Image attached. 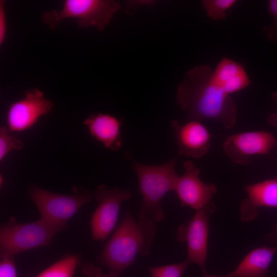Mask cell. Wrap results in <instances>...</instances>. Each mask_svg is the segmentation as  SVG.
<instances>
[{
	"mask_svg": "<svg viewBox=\"0 0 277 277\" xmlns=\"http://www.w3.org/2000/svg\"><path fill=\"white\" fill-rule=\"evenodd\" d=\"M211 67L199 65L187 71L179 85L176 102L187 121H214L226 129L236 124L238 108L233 99L214 78Z\"/></svg>",
	"mask_w": 277,
	"mask_h": 277,
	"instance_id": "6da1fadb",
	"label": "cell"
},
{
	"mask_svg": "<svg viewBox=\"0 0 277 277\" xmlns=\"http://www.w3.org/2000/svg\"><path fill=\"white\" fill-rule=\"evenodd\" d=\"M155 232V226L139 223L127 209L96 260L108 268V273L118 277L135 263L137 255L150 253Z\"/></svg>",
	"mask_w": 277,
	"mask_h": 277,
	"instance_id": "7a4b0ae2",
	"label": "cell"
},
{
	"mask_svg": "<svg viewBox=\"0 0 277 277\" xmlns=\"http://www.w3.org/2000/svg\"><path fill=\"white\" fill-rule=\"evenodd\" d=\"M177 157L160 165H149L132 161V167L137 176L142 201L138 221L156 225L165 218L161 201L169 192L175 190L179 176L175 166Z\"/></svg>",
	"mask_w": 277,
	"mask_h": 277,
	"instance_id": "3957f363",
	"label": "cell"
},
{
	"mask_svg": "<svg viewBox=\"0 0 277 277\" xmlns=\"http://www.w3.org/2000/svg\"><path fill=\"white\" fill-rule=\"evenodd\" d=\"M62 230L42 219L18 223L11 217L0 227V257L14 258L20 252L50 245Z\"/></svg>",
	"mask_w": 277,
	"mask_h": 277,
	"instance_id": "277c9868",
	"label": "cell"
},
{
	"mask_svg": "<svg viewBox=\"0 0 277 277\" xmlns=\"http://www.w3.org/2000/svg\"><path fill=\"white\" fill-rule=\"evenodd\" d=\"M72 194L55 193L32 185L29 196L37 208L41 218L62 231L82 206L94 197V193L80 186L72 187Z\"/></svg>",
	"mask_w": 277,
	"mask_h": 277,
	"instance_id": "5b68a950",
	"label": "cell"
},
{
	"mask_svg": "<svg viewBox=\"0 0 277 277\" xmlns=\"http://www.w3.org/2000/svg\"><path fill=\"white\" fill-rule=\"evenodd\" d=\"M120 8V3L114 1L66 0L61 10L44 12L42 20L52 30H54L63 20L75 18L81 28L92 26L102 31Z\"/></svg>",
	"mask_w": 277,
	"mask_h": 277,
	"instance_id": "8992f818",
	"label": "cell"
},
{
	"mask_svg": "<svg viewBox=\"0 0 277 277\" xmlns=\"http://www.w3.org/2000/svg\"><path fill=\"white\" fill-rule=\"evenodd\" d=\"M131 197L129 189L109 188L105 184L97 186L94 197L98 204L89 223L92 240L104 242L116 226L121 204Z\"/></svg>",
	"mask_w": 277,
	"mask_h": 277,
	"instance_id": "52a82bcc",
	"label": "cell"
},
{
	"mask_svg": "<svg viewBox=\"0 0 277 277\" xmlns=\"http://www.w3.org/2000/svg\"><path fill=\"white\" fill-rule=\"evenodd\" d=\"M222 148L230 161L247 165L254 155L277 154V139L266 131L243 132L228 136Z\"/></svg>",
	"mask_w": 277,
	"mask_h": 277,
	"instance_id": "ba28073f",
	"label": "cell"
},
{
	"mask_svg": "<svg viewBox=\"0 0 277 277\" xmlns=\"http://www.w3.org/2000/svg\"><path fill=\"white\" fill-rule=\"evenodd\" d=\"M215 209V205L212 203L207 207L195 210L188 223L180 226L176 232L177 241L187 243L186 260L190 264L198 265L204 274L206 273L209 218Z\"/></svg>",
	"mask_w": 277,
	"mask_h": 277,
	"instance_id": "9c48e42d",
	"label": "cell"
},
{
	"mask_svg": "<svg viewBox=\"0 0 277 277\" xmlns=\"http://www.w3.org/2000/svg\"><path fill=\"white\" fill-rule=\"evenodd\" d=\"M24 94V97L12 103L7 111L6 122L10 131L21 132L31 128L53 108V103L37 88L27 90Z\"/></svg>",
	"mask_w": 277,
	"mask_h": 277,
	"instance_id": "30bf717a",
	"label": "cell"
},
{
	"mask_svg": "<svg viewBox=\"0 0 277 277\" xmlns=\"http://www.w3.org/2000/svg\"><path fill=\"white\" fill-rule=\"evenodd\" d=\"M183 167L185 173L179 176L174 190L182 206H187L197 210L213 203L211 200L217 192L215 185L201 180V170L191 161L184 162Z\"/></svg>",
	"mask_w": 277,
	"mask_h": 277,
	"instance_id": "8fae6325",
	"label": "cell"
},
{
	"mask_svg": "<svg viewBox=\"0 0 277 277\" xmlns=\"http://www.w3.org/2000/svg\"><path fill=\"white\" fill-rule=\"evenodd\" d=\"M171 127L179 155L200 159L209 151L211 135L201 121L189 120L183 124L173 120L171 122Z\"/></svg>",
	"mask_w": 277,
	"mask_h": 277,
	"instance_id": "7c38bea8",
	"label": "cell"
},
{
	"mask_svg": "<svg viewBox=\"0 0 277 277\" xmlns=\"http://www.w3.org/2000/svg\"><path fill=\"white\" fill-rule=\"evenodd\" d=\"M248 196L241 203L240 217L244 222L254 220L261 207L277 208V178L245 186Z\"/></svg>",
	"mask_w": 277,
	"mask_h": 277,
	"instance_id": "4fadbf2b",
	"label": "cell"
},
{
	"mask_svg": "<svg viewBox=\"0 0 277 277\" xmlns=\"http://www.w3.org/2000/svg\"><path fill=\"white\" fill-rule=\"evenodd\" d=\"M83 124L91 136L112 151H118L122 146L121 130L123 124L122 118L114 115L99 113L90 114Z\"/></svg>",
	"mask_w": 277,
	"mask_h": 277,
	"instance_id": "5bb4252c",
	"label": "cell"
},
{
	"mask_svg": "<svg viewBox=\"0 0 277 277\" xmlns=\"http://www.w3.org/2000/svg\"><path fill=\"white\" fill-rule=\"evenodd\" d=\"M212 73L215 81L229 95L243 90L251 84L243 65L227 57L220 60Z\"/></svg>",
	"mask_w": 277,
	"mask_h": 277,
	"instance_id": "9a60e30c",
	"label": "cell"
},
{
	"mask_svg": "<svg viewBox=\"0 0 277 277\" xmlns=\"http://www.w3.org/2000/svg\"><path fill=\"white\" fill-rule=\"evenodd\" d=\"M277 246H263L252 250L236 268L229 274L233 277H266Z\"/></svg>",
	"mask_w": 277,
	"mask_h": 277,
	"instance_id": "2e32d148",
	"label": "cell"
},
{
	"mask_svg": "<svg viewBox=\"0 0 277 277\" xmlns=\"http://www.w3.org/2000/svg\"><path fill=\"white\" fill-rule=\"evenodd\" d=\"M80 263L78 255L68 254L34 277H73Z\"/></svg>",
	"mask_w": 277,
	"mask_h": 277,
	"instance_id": "e0dca14e",
	"label": "cell"
},
{
	"mask_svg": "<svg viewBox=\"0 0 277 277\" xmlns=\"http://www.w3.org/2000/svg\"><path fill=\"white\" fill-rule=\"evenodd\" d=\"M236 0H203L202 4L207 16L215 21L226 17V11L237 3Z\"/></svg>",
	"mask_w": 277,
	"mask_h": 277,
	"instance_id": "ac0fdd59",
	"label": "cell"
},
{
	"mask_svg": "<svg viewBox=\"0 0 277 277\" xmlns=\"http://www.w3.org/2000/svg\"><path fill=\"white\" fill-rule=\"evenodd\" d=\"M190 264L186 260L179 263L148 267L147 269L152 277H182Z\"/></svg>",
	"mask_w": 277,
	"mask_h": 277,
	"instance_id": "d6986e66",
	"label": "cell"
},
{
	"mask_svg": "<svg viewBox=\"0 0 277 277\" xmlns=\"http://www.w3.org/2000/svg\"><path fill=\"white\" fill-rule=\"evenodd\" d=\"M8 128H0V161L11 151L19 150L24 147L23 142L10 133Z\"/></svg>",
	"mask_w": 277,
	"mask_h": 277,
	"instance_id": "ffe728a7",
	"label": "cell"
},
{
	"mask_svg": "<svg viewBox=\"0 0 277 277\" xmlns=\"http://www.w3.org/2000/svg\"><path fill=\"white\" fill-rule=\"evenodd\" d=\"M267 10L273 22L270 25L264 26L263 31L268 40L277 43V0L268 1Z\"/></svg>",
	"mask_w": 277,
	"mask_h": 277,
	"instance_id": "44dd1931",
	"label": "cell"
},
{
	"mask_svg": "<svg viewBox=\"0 0 277 277\" xmlns=\"http://www.w3.org/2000/svg\"><path fill=\"white\" fill-rule=\"evenodd\" d=\"M0 277H17L14 258H1Z\"/></svg>",
	"mask_w": 277,
	"mask_h": 277,
	"instance_id": "7402d4cb",
	"label": "cell"
},
{
	"mask_svg": "<svg viewBox=\"0 0 277 277\" xmlns=\"http://www.w3.org/2000/svg\"><path fill=\"white\" fill-rule=\"evenodd\" d=\"M82 274L86 277H115L109 273H105L101 268L94 264L87 262L81 267Z\"/></svg>",
	"mask_w": 277,
	"mask_h": 277,
	"instance_id": "603a6c76",
	"label": "cell"
},
{
	"mask_svg": "<svg viewBox=\"0 0 277 277\" xmlns=\"http://www.w3.org/2000/svg\"><path fill=\"white\" fill-rule=\"evenodd\" d=\"M7 32V18L4 1H0V45L3 44Z\"/></svg>",
	"mask_w": 277,
	"mask_h": 277,
	"instance_id": "cb8c5ba5",
	"label": "cell"
},
{
	"mask_svg": "<svg viewBox=\"0 0 277 277\" xmlns=\"http://www.w3.org/2000/svg\"><path fill=\"white\" fill-rule=\"evenodd\" d=\"M271 98L277 105V91L272 93ZM267 122L272 126H277V112L270 114L267 117Z\"/></svg>",
	"mask_w": 277,
	"mask_h": 277,
	"instance_id": "d4e9b609",
	"label": "cell"
},
{
	"mask_svg": "<svg viewBox=\"0 0 277 277\" xmlns=\"http://www.w3.org/2000/svg\"><path fill=\"white\" fill-rule=\"evenodd\" d=\"M265 239L271 246H277V223L273 232L267 234L265 237Z\"/></svg>",
	"mask_w": 277,
	"mask_h": 277,
	"instance_id": "484cf974",
	"label": "cell"
},
{
	"mask_svg": "<svg viewBox=\"0 0 277 277\" xmlns=\"http://www.w3.org/2000/svg\"><path fill=\"white\" fill-rule=\"evenodd\" d=\"M204 277H228V275L224 276H214V275H208L206 274V273L204 274Z\"/></svg>",
	"mask_w": 277,
	"mask_h": 277,
	"instance_id": "4316f807",
	"label": "cell"
},
{
	"mask_svg": "<svg viewBox=\"0 0 277 277\" xmlns=\"http://www.w3.org/2000/svg\"><path fill=\"white\" fill-rule=\"evenodd\" d=\"M276 161H277V158L273 157Z\"/></svg>",
	"mask_w": 277,
	"mask_h": 277,
	"instance_id": "83f0119b",
	"label": "cell"
},
{
	"mask_svg": "<svg viewBox=\"0 0 277 277\" xmlns=\"http://www.w3.org/2000/svg\"><path fill=\"white\" fill-rule=\"evenodd\" d=\"M228 277H233V276H231L230 275H229V274L227 275Z\"/></svg>",
	"mask_w": 277,
	"mask_h": 277,
	"instance_id": "f1b7e54d",
	"label": "cell"
}]
</instances>
